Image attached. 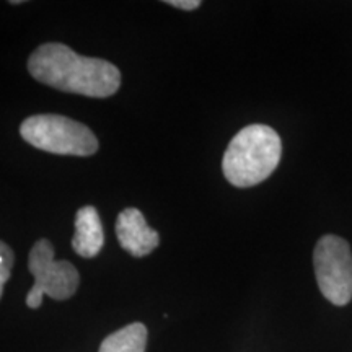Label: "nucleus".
Masks as SVG:
<instances>
[{
	"mask_svg": "<svg viewBox=\"0 0 352 352\" xmlns=\"http://www.w3.org/2000/svg\"><path fill=\"white\" fill-rule=\"evenodd\" d=\"M28 70L44 85L90 98H107L120 90L121 72L104 59L78 56L60 43L41 44L30 56Z\"/></svg>",
	"mask_w": 352,
	"mask_h": 352,
	"instance_id": "f257e3e1",
	"label": "nucleus"
},
{
	"mask_svg": "<svg viewBox=\"0 0 352 352\" xmlns=\"http://www.w3.org/2000/svg\"><path fill=\"white\" fill-rule=\"evenodd\" d=\"M280 155L283 142L272 127L246 126L228 144L222 162L223 175L236 188L256 186L272 175Z\"/></svg>",
	"mask_w": 352,
	"mask_h": 352,
	"instance_id": "f03ea898",
	"label": "nucleus"
},
{
	"mask_svg": "<svg viewBox=\"0 0 352 352\" xmlns=\"http://www.w3.org/2000/svg\"><path fill=\"white\" fill-rule=\"evenodd\" d=\"M20 134L39 151L57 155L88 157L98 151V139L85 124L59 114H36L21 122Z\"/></svg>",
	"mask_w": 352,
	"mask_h": 352,
	"instance_id": "7ed1b4c3",
	"label": "nucleus"
},
{
	"mask_svg": "<svg viewBox=\"0 0 352 352\" xmlns=\"http://www.w3.org/2000/svg\"><path fill=\"white\" fill-rule=\"evenodd\" d=\"M28 270L34 277L33 287L26 296V305L33 310L41 307L43 297L67 300L76 294L80 276L74 264L56 261L54 246L50 240H39L28 256Z\"/></svg>",
	"mask_w": 352,
	"mask_h": 352,
	"instance_id": "20e7f679",
	"label": "nucleus"
},
{
	"mask_svg": "<svg viewBox=\"0 0 352 352\" xmlns=\"http://www.w3.org/2000/svg\"><path fill=\"white\" fill-rule=\"evenodd\" d=\"M318 287L333 305L344 307L352 300V253L351 246L338 235H324L314 253Z\"/></svg>",
	"mask_w": 352,
	"mask_h": 352,
	"instance_id": "39448f33",
	"label": "nucleus"
},
{
	"mask_svg": "<svg viewBox=\"0 0 352 352\" xmlns=\"http://www.w3.org/2000/svg\"><path fill=\"white\" fill-rule=\"evenodd\" d=\"M116 235L122 250L135 258L151 254L160 243V236L147 226L142 212L139 209H124L118 215Z\"/></svg>",
	"mask_w": 352,
	"mask_h": 352,
	"instance_id": "423d86ee",
	"label": "nucleus"
},
{
	"mask_svg": "<svg viewBox=\"0 0 352 352\" xmlns=\"http://www.w3.org/2000/svg\"><path fill=\"white\" fill-rule=\"evenodd\" d=\"M104 243L103 226L100 214L94 206L78 209L76 215V235L72 239V248L82 258H94L101 252Z\"/></svg>",
	"mask_w": 352,
	"mask_h": 352,
	"instance_id": "0eeeda50",
	"label": "nucleus"
},
{
	"mask_svg": "<svg viewBox=\"0 0 352 352\" xmlns=\"http://www.w3.org/2000/svg\"><path fill=\"white\" fill-rule=\"evenodd\" d=\"M148 331L142 323H131L101 342L98 352H145Z\"/></svg>",
	"mask_w": 352,
	"mask_h": 352,
	"instance_id": "6e6552de",
	"label": "nucleus"
},
{
	"mask_svg": "<svg viewBox=\"0 0 352 352\" xmlns=\"http://www.w3.org/2000/svg\"><path fill=\"white\" fill-rule=\"evenodd\" d=\"M13 263H15V254L12 248L0 240V297H2L7 280L10 279Z\"/></svg>",
	"mask_w": 352,
	"mask_h": 352,
	"instance_id": "1a4fd4ad",
	"label": "nucleus"
},
{
	"mask_svg": "<svg viewBox=\"0 0 352 352\" xmlns=\"http://www.w3.org/2000/svg\"><path fill=\"white\" fill-rule=\"evenodd\" d=\"M166 3L171 7L182 8V10H196L201 7L199 0H166Z\"/></svg>",
	"mask_w": 352,
	"mask_h": 352,
	"instance_id": "9d476101",
	"label": "nucleus"
}]
</instances>
